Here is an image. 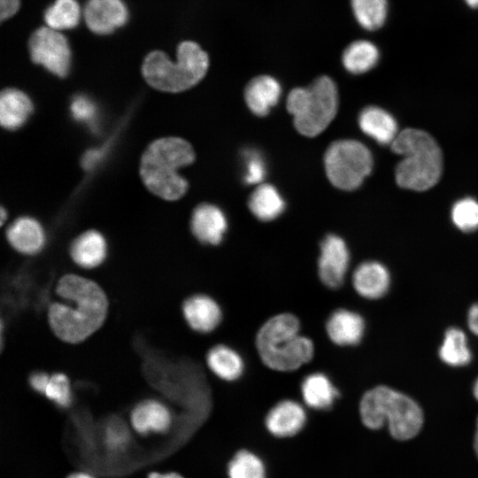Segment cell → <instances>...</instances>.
I'll return each mask as SVG.
<instances>
[{
    "mask_svg": "<svg viewBox=\"0 0 478 478\" xmlns=\"http://www.w3.org/2000/svg\"><path fill=\"white\" fill-rule=\"evenodd\" d=\"M56 293L63 302L49 306L48 320L60 340L70 343L82 342L102 326L108 301L96 282L77 274H65L57 283Z\"/></svg>",
    "mask_w": 478,
    "mask_h": 478,
    "instance_id": "cell-1",
    "label": "cell"
},
{
    "mask_svg": "<svg viewBox=\"0 0 478 478\" xmlns=\"http://www.w3.org/2000/svg\"><path fill=\"white\" fill-rule=\"evenodd\" d=\"M254 345L261 363L281 373L297 371L315 356V344L302 333L299 318L290 312H277L258 328Z\"/></svg>",
    "mask_w": 478,
    "mask_h": 478,
    "instance_id": "cell-2",
    "label": "cell"
},
{
    "mask_svg": "<svg viewBox=\"0 0 478 478\" xmlns=\"http://www.w3.org/2000/svg\"><path fill=\"white\" fill-rule=\"evenodd\" d=\"M359 414L365 427L377 430L387 425L390 436L399 441L416 436L424 422L422 409L416 401L384 385L363 394Z\"/></svg>",
    "mask_w": 478,
    "mask_h": 478,
    "instance_id": "cell-3",
    "label": "cell"
},
{
    "mask_svg": "<svg viewBox=\"0 0 478 478\" xmlns=\"http://www.w3.org/2000/svg\"><path fill=\"white\" fill-rule=\"evenodd\" d=\"M195 160L192 146L177 137L154 141L144 151L140 166L142 179L155 195L177 200L188 189L187 181L178 170Z\"/></svg>",
    "mask_w": 478,
    "mask_h": 478,
    "instance_id": "cell-4",
    "label": "cell"
},
{
    "mask_svg": "<svg viewBox=\"0 0 478 478\" xmlns=\"http://www.w3.org/2000/svg\"><path fill=\"white\" fill-rule=\"evenodd\" d=\"M403 157L396 167V181L401 188L424 191L435 186L443 169V156L436 140L427 132L405 128L390 144Z\"/></svg>",
    "mask_w": 478,
    "mask_h": 478,
    "instance_id": "cell-5",
    "label": "cell"
},
{
    "mask_svg": "<svg viewBox=\"0 0 478 478\" xmlns=\"http://www.w3.org/2000/svg\"><path fill=\"white\" fill-rule=\"evenodd\" d=\"M209 58L201 46L185 41L177 48L176 61L159 50L147 55L143 64V74L153 88L166 92H181L190 89L205 75Z\"/></svg>",
    "mask_w": 478,
    "mask_h": 478,
    "instance_id": "cell-6",
    "label": "cell"
},
{
    "mask_svg": "<svg viewBox=\"0 0 478 478\" xmlns=\"http://www.w3.org/2000/svg\"><path fill=\"white\" fill-rule=\"evenodd\" d=\"M287 109L301 135H318L331 123L338 109V93L334 81L324 75L308 88L292 89L287 98Z\"/></svg>",
    "mask_w": 478,
    "mask_h": 478,
    "instance_id": "cell-7",
    "label": "cell"
},
{
    "mask_svg": "<svg viewBox=\"0 0 478 478\" xmlns=\"http://www.w3.org/2000/svg\"><path fill=\"white\" fill-rule=\"evenodd\" d=\"M325 170L330 182L343 190L358 189L373 168L370 150L360 142L343 139L326 150Z\"/></svg>",
    "mask_w": 478,
    "mask_h": 478,
    "instance_id": "cell-8",
    "label": "cell"
},
{
    "mask_svg": "<svg viewBox=\"0 0 478 478\" xmlns=\"http://www.w3.org/2000/svg\"><path fill=\"white\" fill-rule=\"evenodd\" d=\"M32 60L59 77L69 72L71 50L66 38L48 27L36 29L28 42Z\"/></svg>",
    "mask_w": 478,
    "mask_h": 478,
    "instance_id": "cell-9",
    "label": "cell"
},
{
    "mask_svg": "<svg viewBox=\"0 0 478 478\" xmlns=\"http://www.w3.org/2000/svg\"><path fill=\"white\" fill-rule=\"evenodd\" d=\"M351 254L344 239L328 234L320 241L316 269L320 283L330 290L340 289L349 271Z\"/></svg>",
    "mask_w": 478,
    "mask_h": 478,
    "instance_id": "cell-10",
    "label": "cell"
},
{
    "mask_svg": "<svg viewBox=\"0 0 478 478\" xmlns=\"http://www.w3.org/2000/svg\"><path fill=\"white\" fill-rule=\"evenodd\" d=\"M173 423L171 409L162 401L147 398L138 402L130 411L129 425L137 435H165Z\"/></svg>",
    "mask_w": 478,
    "mask_h": 478,
    "instance_id": "cell-11",
    "label": "cell"
},
{
    "mask_svg": "<svg viewBox=\"0 0 478 478\" xmlns=\"http://www.w3.org/2000/svg\"><path fill=\"white\" fill-rule=\"evenodd\" d=\"M181 312L188 326L203 335L215 331L222 323L224 316L220 303L204 293H196L185 298Z\"/></svg>",
    "mask_w": 478,
    "mask_h": 478,
    "instance_id": "cell-12",
    "label": "cell"
},
{
    "mask_svg": "<svg viewBox=\"0 0 478 478\" xmlns=\"http://www.w3.org/2000/svg\"><path fill=\"white\" fill-rule=\"evenodd\" d=\"M225 212L212 204H201L195 208L190 220V229L196 239L203 244L220 245L227 231Z\"/></svg>",
    "mask_w": 478,
    "mask_h": 478,
    "instance_id": "cell-13",
    "label": "cell"
},
{
    "mask_svg": "<svg viewBox=\"0 0 478 478\" xmlns=\"http://www.w3.org/2000/svg\"><path fill=\"white\" fill-rule=\"evenodd\" d=\"M365 328V320L358 312L343 307L332 311L325 321L327 337L338 347L358 344Z\"/></svg>",
    "mask_w": 478,
    "mask_h": 478,
    "instance_id": "cell-14",
    "label": "cell"
},
{
    "mask_svg": "<svg viewBox=\"0 0 478 478\" xmlns=\"http://www.w3.org/2000/svg\"><path fill=\"white\" fill-rule=\"evenodd\" d=\"M84 18L92 32L108 35L126 24L128 11L122 0H88Z\"/></svg>",
    "mask_w": 478,
    "mask_h": 478,
    "instance_id": "cell-15",
    "label": "cell"
},
{
    "mask_svg": "<svg viewBox=\"0 0 478 478\" xmlns=\"http://www.w3.org/2000/svg\"><path fill=\"white\" fill-rule=\"evenodd\" d=\"M306 412L303 405L293 399H283L274 405L266 417V429L277 437H290L305 426Z\"/></svg>",
    "mask_w": 478,
    "mask_h": 478,
    "instance_id": "cell-16",
    "label": "cell"
},
{
    "mask_svg": "<svg viewBox=\"0 0 478 478\" xmlns=\"http://www.w3.org/2000/svg\"><path fill=\"white\" fill-rule=\"evenodd\" d=\"M390 276L387 267L374 260L358 264L351 274V284L356 293L366 299H378L389 289Z\"/></svg>",
    "mask_w": 478,
    "mask_h": 478,
    "instance_id": "cell-17",
    "label": "cell"
},
{
    "mask_svg": "<svg viewBox=\"0 0 478 478\" xmlns=\"http://www.w3.org/2000/svg\"><path fill=\"white\" fill-rule=\"evenodd\" d=\"M11 246L25 255L40 252L45 244V234L41 224L31 217H19L6 230Z\"/></svg>",
    "mask_w": 478,
    "mask_h": 478,
    "instance_id": "cell-18",
    "label": "cell"
},
{
    "mask_svg": "<svg viewBox=\"0 0 478 478\" xmlns=\"http://www.w3.org/2000/svg\"><path fill=\"white\" fill-rule=\"evenodd\" d=\"M205 363L217 378L227 382L240 379L245 370L243 357L227 343L212 346L206 352Z\"/></svg>",
    "mask_w": 478,
    "mask_h": 478,
    "instance_id": "cell-19",
    "label": "cell"
},
{
    "mask_svg": "<svg viewBox=\"0 0 478 478\" xmlns=\"http://www.w3.org/2000/svg\"><path fill=\"white\" fill-rule=\"evenodd\" d=\"M281 88L276 79L269 75L253 78L247 85L244 98L249 109L257 116H266L277 104Z\"/></svg>",
    "mask_w": 478,
    "mask_h": 478,
    "instance_id": "cell-20",
    "label": "cell"
},
{
    "mask_svg": "<svg viewBox=\"0 0 478 478\" xmlns=\"http://www.w3.org/2000/svg\"><path fill=\"white\" fill-rule=\"evenodd\" d=\"M70 256L79 266L86 269L100 266L107 257V243L96 230H88L77 236L70 246Z\"/></svg>",
    "mask_w": 478,
    "mask_h": 478,
    "instance_id": "cell-21",
    "label": "cell"
},
{
    "mask_svg": "<svg viewBox=\"0 0 478 478\" xmlns=\"http://www.w3.org/2000/svg\"><path fill=\"white\" fill-rule=\"evenodd\" d=\"M300 391L304 403L315 410L331 408L339 397V391L331 379L319 371L304 377Z\"/></svg>",
    "mask_w": 478,
    "mask_h": 478,
    "instance_id": "cell-22",
    "label": "cell"
},
{
    "mask_svg": "<svg viewBox=\"0 0 478 478\" xmlns=\"http://www.w3.org/2000/svg\"><path fill=\"white\" fill-rule=\"evenodd\" d=\"M358 125L363 133L381 144H391L399 133L393 116L376 106L362 110L358 116Z\"/></svg>",
    "mask_w": 478,
    "mask_h": 478,
    "instance_id": "cell-23",
    "label": "cell"
},
{
    "mask_svg": "<svg viewBox=\"0 0 478 478\" xmlns=\"http://www.w3.org/2000/svg\"><path fill=\"white\" fill-rule=\"evenodd\" d=\"M285 201L278 189L271 184H261L249 197L248 206L260 221L269 222L279 218L285 210Z\"/></svg>",
    "mask_w": 478,
    "mask_h": 478,
    "instance_id": "cell-24",
    "label": "cell"
},
{
    "mask_svg": "<svg viewBox=\"0 0 478 478\" xmlns=\"http://www.w3.org/2000/svg\"><path fill=\"white\" fill-rule=\"evenodd\" d=\"M33 105L28 96L16 89H4L0 98L1 124L6 129L21 127L32 112Z\"/></svg>",
    "mask_w": 478,
    "mask_h": 478,
    "instance_id": "cell-25",
    "label": "cell"
},
{
    "mask_svg": "<svg viewBox=\"0 0 478 478\" xmlns=\"http://www.w3.org/2000/svg\"><path fill=\"white\" fill-rule=\"evenodd\" d=\"M377 47L367 40L350 43L343 52L342 63L351 73L360 74L372 69L379 60Z\"/></svg>",
    "mask_w": 478,
    "mask_h": 478,
    "instance_id": "cell-26",
    "label": "cell"
},
{
    "mask_svg": "<svg viewBox=\"0 0 478 478\" xmlns=\"http://www.w3.org/2000/svg\"><path fill=\"white\" fill-rule=\"evenodd\" d=\"M439 357L445 364L452 366H466L470 362L472 354L461 329L451 328L445 332Z\"/></svg>",
    "mask_w": 478,
    "mask_h": 478,
    "instance_id": "cell-27",
    "label": "cell"
},
{
    "mask_svg": "<svg viewBox=\"0 0 478 478\" xmlns=\"http://www.w3.org/2000/svg\"><path fill=\"white\" fill-rule=\"evenodd\" d=\"M351 7L356 21L366 30L380 28L387 19V0H351Z\"/></svg>",
    "mask_w": 478,
    "mask_h": 478,
    "instance_id": "cell-28",
    "label": "cell"
},
{
    "mask_svg": "<svg viewBox=\"0 0 478 478\" xmlns=\"http://www.w3.org/2000/svg\"><path fill=\"white\" fill-rule=\"evenodd\" d=\"M81 7L76 0H56L44 12L48 27L57 31L75 27L81 19Z\"/></svg>",
    "mask_w": 478,
    "mask_h": 478,
    "instance_id": "cell-29",
    "label": "cell"
},
{
    "mask_svg": "<svg viewBox=\"0 0 478 478\" xmlns=\"http://www.w3.org/2000/svg\"><path fill=\"white\" fill-rule=\"evenodd\" d=\"M102 443L112 454L125 452L131 443V433L127 424L118 417H111L102 427Z\"/></svg>",
    "mask_w": 478,
    "mask_h": 478,
    "instance_id": "cell-30",
    "label": "cell"
},
{
    "mask_svg": "<svg viewBox=\"0 0 478 478\" xmlns=\"http://www.w3.org/2000/svg\"><path fill=\"white\" fill-rule=\"evenodd\" d=\"M229 478H266L262 459L251 451H239L227 466Z\"/></svg>",
    "mask_w": 478,
    "mask_h": 478,
    "instance_id": "cell-31",
    "label": "cell"
},
{
    "mask_svg": "<svg viewBox=\"0 0 478 478\" xmlns=\"http://www.w3.org/2000/svg\"><path fill=\"white\" fill-rule=\"evenodd\" d=\"M451 220L454 225L464 232L478 228V202L466 197L457 201L451 209Z\"/></svg>",
    "mask_w": 478,
    "mask_h": 478,
    "instance_id": "cell-32",
    "label": "cell"
},
{
    "mask_svg": "<svg viewBox=\"0 0 478 478\" xmlns=\"http://www.w3.org/2000/svg\"><path fill=\"white\" fill-rule=\"evenodd\" d=\"M44 396L59 408H68L73 403V392L68 377L62 373L50 375Z\"/></svg>",
    "mask_w": 478,
    "mask_h": 478,
    "instance_id": "cell-33",
    "label": "cell"
},
{
    "mask_svg": "<svg viewBox=\"0 0 478 478\" xmlns=\"http://www.w3.org/2000/svg\"><path fill=\"white\" fill-rule=\"evenodd\" d=\"M243 180L246 184H258L266 175V164L263 155L256 149H246L242 153Z\"/></svg>",
    "mask_w": 478,
    "mask_h": 478,
    "instance_id": "cell-34",
    "label": "cell"
},
{
    "mask_svg": "<svg viewBox=\"0 0 478 478\" xmlns=\"http://www.w3.org/2000/svg\"><path fill=\"white\" fill-rule=\"evenodd\" d=\"M73 117L79 122L93 127L97 119V108L95 103L88 96L79 95L73 98L71 103Z\"/></svg>",
    "mask_w": 478,
    "mask_h": 478,
    "instance_id": "cell-35",
    "label": "cell"
},
{
    "mask_svg": "<svg viewBox=\"0 0 478 478\" xmlns=\"http://www.w3.org/2000/svg\"><path fill=\"white\" fill-rule=\"evenodd\" d=\"M50 375L46 372L37 371L30 374L28 383L36 393L44 395Z\"/></svg>",
    "mask_w": 478,
    "mask_h": 478,
    "instance_id": "cell-36",
    "label": "cell"
},
{
    "mask_svg": "<svg viewBox=\"0 0 478 478\" xmlns=\"http://www.w3.org/2000/svg\"><path fill=\"white\" fill-rule=\"evenodd\" d=\"M20 0H0V19H8L19 9Z\"/></svg>",
    "mask_w": 478,
    "mask_h": 478,
    "instance_id": "cell-37",
    "label": "cell"
},
{
    "mask_svg": "<svg viewBox=\"0 0 478 478\" xmlns=\"http://www.w3.org/2000/svg\"><path fill=\"white\" fill-rule=\"evenodd\" d=\"M104 149L98 148L88 150L83 156L82 166L86 169H92L100 162V160L104 158Z\"/></svg>",
    "mask_w": 478,
    "mask_h": 478,
    "instance_id": "cell-38",
    "label": "cell"
},
{
    "mask_svg": "<svg viewBox=\"0 0 478 478\" xmlns=\"http://www.w3.org/2000/svg\"><path fill=\"white\" fill-rule=\"evenodd\" d=\"M467 323L470 330L478 336V303L470 307L467 315Z\"/></svg>",
    "mask_w": 478,
    "mask_h": 478,
    "instance_id": "cell-39",
    "label": "cell"
},
{
    "mask_svg": "<svg viewBox=\"0 0 478 478\" xmlns=\"http://www.w3.org/2000/svg\"><path fill=\"white\" fill-rule=\"evenodd\" d=\"M147 478H185L176 472H150Z\"/></svg>",
    "mask_w": 478,
    "mask_h": 478,
    "instance_id": "cell-40",
    "label": "cell"
},
{
    "mask_svg": "<svg viewBox=\"0 0 478 478\" xmlns=\"http://www.w3.org/2000/svg\"><path fill=\"white\" fill-rule=\"evenodd\" d=\"M66 478H97V477L87 471H75L69 474Z\"/></svg>",
    "mask_w": 478,
    "mask_h": 478,
    "instance_id": "cell-41",
    "label": "cell"
},
{
    "mask_svg": "<svg viewBox=\"0 0 478 478\" xmlns=\"http://www.w3.org/2000/svg\"><path fill=\"white\" fill-rule=\"evenodd\" d=\"M474 448L475 454L478 458V417L476 420V429H475V434H474Z\"/></svg>",
    "mask_w": 478,
    "mask_h": 478,
    "instance_id": "cell-42",
    "label": "cell"
},
{
    "mask_svg": "<svg viewBox=\"0 0 478 478\" xmlns=\"http://www.w3.org/2000/svg\"><path fill=\"white\" fill-rule=\"evenodd\" d=\"M471 8L478 9V0H464Z\"/></svg>",
    "mask_w": 478,
    "mask_h": 478,
    "instance_id": "cell-43",
    "label": "cell"
},
{
    "mask_svg": "<svg viewBox=\"0 0 478 478\" xmlns=\"http://www.w3.org/2000/svg\"><path fill=\"white\" fill-rule=\"evenodd\" d=\"M473 393L476 400L478 401V378L476 379L474 388H473Z\"/></svg>",
    "mask_w": 478,
    "mask_h": 478,
    "instance_id": "cell-44",
    "label": "cell"
},
{
    "mask_svg": "<svg viewBox=\"0 0 478 478\" xmlns=\"http://www.w3.org/2000/svg\"><path fill=\"white\" fill-rule=\"evenodd\" d=\"M6 218V212L4 208L1 209V223L4 224V219Z\"/></svg>",
    "mask_w": 478,
    "mask_h": 478,
    "instance_id": "cell-45",
    "label": "cell"
}]
</instances>
